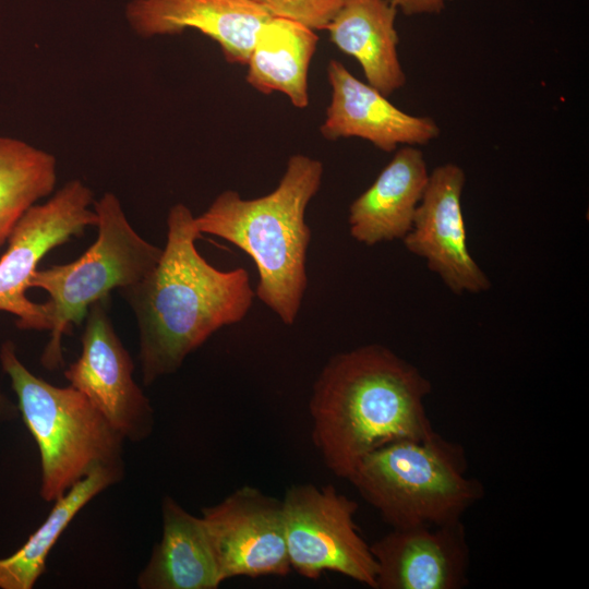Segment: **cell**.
Wrapping results in <instances>:
<instances>
[{"mask_svg": "<svg viewBox=\"0 0 589 589\" xmlns=\"http://www.w3.org/2000/svg\"><path fill=\"white\" fill-rule=\"evenodd\" d=\"M200 236L191 209L171 206L158 263L141 281L120 289L136 320L147 386L175 373L215 332L242 321L253 304L248 272L211 265L195 247Z\"/></svg>", "mask_w": 589, "mask_h": 589, "instance_id": "obj_1", "label": "cell"}, {"mask_svg": "<svg viewBox=\"0 0 589 589\" xmlns=\"http://www.w3.org/2000/svg\"><path fill=\"white\" fill-rule=\"evenodd\" d=\"M431 389L417 366L383 345L330 357L309 402L312 440L326 467L347 480L375 449L435 433L424 405Z\"/></svg>", "mask_w": 589, "mask_h": 589, "instance_id": "obj_2", "label": "cell"}, {"mask_svg": "<svg viewBox=\"0 0 589 589\" xmlns=\"http://www.w3.org/2000/svg\"><path fill=\"white\" fill-rule=\"evenodd\" d=\"M322 178L320 160L296 154L271 193L247 200L226 190L195 217L201 233L235 244L254 261L259 273L255 296L286 325L296 322L308 285L311 229L305 209Z\"/></svg>", "mask_w": 589, "mask_h": 589, "instance_id": "obj_3", "label": "cell"}, {"mask_svg": "<svg viewBox=\"0 0 589 589\" xmlns=\"http://www.w3.org/2000/svg\"><path fill=\"white\" fill-rule=\"evenodd\" d=\"M467 470L464 446L435 432L375 449L347 480L392 528L440 526L461 520L484 495Z\"/></svg>", "mask_w": 589, "mask_h": 589, "instance_id": "obj_4", "label": "cell"}, {"mask_svg": "<svg viewBox=\"0 0 589 589\" xmlns=\"http://www.w3.org/2000/svg\"><path fill=\"white\" fill-rule=\"evenodd\" d=\"M0 360L39 449L44 501L60 498L97 467H123V436L81 392L29 372L10 340L2 345Z\"/></svg>", "mask_w": 589, "mask_h": 589, "instance_id": "obj_5", "label": "cell"}, {"mask_svg": "<svg viewBox=\"0 0 589 589\" xmlns=\"http://www.w3.org/2000/svg\"><path fill=\"white\" fill-rule=\"evenodd\" d=\"M97 214L95 242L73 262L36 269L28 288L44 289L50 337L40 361L45 369L63 364L62 338L80 325L89 306L141 281L158 263L163 249L142 238L127 218L120 200L106 192L94 202Z\"/></svg>", "mask_w": 589, "mask_h": 589, "instance_id": "obj_6", "label": "cell"}, {"mask_svg": "<svg viewBox=\"0 0 589 589\" xmlns=\"http://www.w3.org/2000/svg\"><path fill=\"white\" fill-rule=\"evenodd\" d=\"M283 502L291 569L317 579L334 572L375 589L377 566L354 522L358 504L333 484L290 486Z\"/></svg>", "mask_w": 589, "mask_h": 589, "instance_id": "obj_7", "label": "cell"}, {"mask_svg": "<svg viewBox=\"0 0 589 589\" xmlns=\"http://www.w3.org/2000/svg\"><path fill=\"white\" fill-rule=\"evenodd\" d=\"M93 203V191L70 180L45 203L29 207L12 230L0 257V311L15 315L19 328L50 330L45 304L31 301L25 291L47 253L96 226Z\"/></svg>", "mask_w": 589, "mask_h": 589, "instance_id": "obj_8", "label": "cell"}, {"mask_svg": "<svg viewBox=\"0 0 589 589\" xmlns=\"http://www.w3.org/2000/svg\"><path fill=\"white\" fill-rule=\"evenodd\" d=\"M109 303L110 297L89 306L81 354L64 371V377L124 440L140 442L153 432L154 410L133 380L134 365L115 330Z\"/></svg>", "mask_w": 589, "mask_h": 589, "instance_id": "obj_9", "label": "cell"}, {"mask_svg": "<svg viewBox=\"0 0 589 589\" xmlns=\"http://www.w3.org/2000/svg\"><path fill=\"white\" fill-rule=\"evenodd\" d=\"M201 517L224 581L290 573L281 500L243 485Z\"/></svg>", "mask_w": 589, "mask_h": 589, "instance_id": "obj_10", "label": "cell"}, {"mask_svg": "<svg viewBox=\"0 0 589 589\" xmlns=\"http://www.w3.org/2000/svg\"><path fill=\"white\" fill-rule=\"evenodd\" d=\"M465 171L447 163L434 168L404 237L406 249L423 259L445 286L456 294L480 293L490 279L471 256L461 209Z\"/></svg>", "mask_w": 589, "mask_h": 589, "instance_id": "obj_11", "label": "cell"}, {"mask_svg": "<svg viewBox=\"0 0 589 589\" xmlns=\"http://www.w3.org/2000/svg\"><path fill=\"white\" fill-rule=\"evenodd\" d=\"M375 589H461L468 584L470 548L461 520L392 528L370 544Z\"/></svg>", "mask_w": 589, "mask_h": 589, "instance_id": "obj_12", "label": "cell"}, {"mask_svg": "<svg viewBox=\"0 0 589 589\" xmlns=\"http://www.w3.org/2000/svg\"><path fill=\"white\" fill-rule=\"evenodd\" d=\"M327 79L332 99L320 127L325 139L360 137L390 153L398 145H425L438 137L441 131L432 118L397 108L376 88L353 76L340 61L328 62Z\"/></svg>", "mask_w": 589, "mask_h": 589, "instance_id": "obj_13", "label": "cell"}, {"mask_svg": "<svg viewBox=\"0 0 589 589\" xmlns=\"http://www.w3.org/2000/svg\"><path fill=\"white\" fill-rule=\"evenodd\" d=\"M125 16L145 38L200 31L218 44L229 63L247 64L260 31L274 15L250 0H131Z\"/></svg>", "mask_w": 589, "mask_h": 589, "instance_id": "obj_14", "label": "cell"}, {"mask_svg": "<svg viewBox=\"0 0 589 589\" xmlns=\"http://www.w3.org/2000/svg\"><path fill=\"white\" fill-rule=\"evenodd\" d=\"M429 170L423 153L404 146L349 207L351 237L365 245L404 239L412 227Z\"/></svg>", "mask_w": 589, "mask_h": 589, "instance_id": "obj_15", "label": "cell"}, {"mask_svg": "<svg viewBox=\"0 0 589 589\" xmlns=\"http://www.w3.org/2000/svg\"><path fill=\"white\" fill-rule=\"evenodd\" d=\"M163 533L140 573L142 589H216L224 581L202 517L171 496L161 503Z\"/></svg>", "mask_w": 589, "mask_h": 589, "instance_id": "obj_16", "label": "cell"}, {"mask_svg": "<svg viewBox=\"0 0 589 589\" xmlns=\"http://www.w3.org/2000/svg\"><path fill=\"white\" fill-rule=\"evenodd\" d=\"M397 11L388 0H346L325 27L330 41L358 61L366 83L386 97L406 84L397 51Z\"/></svg>", "mask_w": 589, "mask_h": 589, "instance_id": "obj_17", "label": "cell"}, {"mask_svg": "<svg viewBox=\"0 0 589 589\" xmlns=\"http://www.w3.org/2000/svg\"><path fill=\"white\" fill-rule=\"evenodd\" d=\"M317 41L315 31L273 16L260 31L251 50L247 82L263 94L283 93L294 107L305 108L308 72Z\"/></svg>", "mask_w": 589, "mask_h": 589, "instance_id": "obj_18", "label": "cell"}, {"mask_svg": "<svg viewBox=\"0 0 589 589\" xmlns=\"http://www.w3.org/2000/svg\"><path fill=\"white\" fill-rule=\"evenodd\" d=\"M122 474L123 467H97L56 500L46 520L26 542L11 556L0 558V588L32 589L46 569L50 550L70 522Z\"/></svg>", "mask_w": 589, "mask_h": 589, "instance_id": "obj_19", "label": "cell"}, {"mask_svg": "<svg viewBox=\"0 0 589 589\" xmlns=\"http://www.w3.org/2000/svg\"><path fill=\"white\" fill-rule=\"evenodd\" d=\"M57 177L52 154L0 135V248L27 209L53 192Z\"/></svg>", "mask_w": 589, "mask_h": 589, "instance_id": "obj_20", "label": "cell"}, {"mask_svg": "<svg viewBox=\"0 0 589 589\" xmlns=\"http://www.w3.org/2000/svg\"><path fill=\"white\" fill-rule=\"evenodd\" d=\"M274 16L325 29L346 0H250Z\"/></svg>", "mask_w": 589, "mask_h": 589, "instance_id": "obj_21", "label": "cell"}, {"mask_svg": "<svg viewBox=\"0 0 589 589\" xmlns=\"http://www.w3.org/2000/svg\"><path fill=\"white\" fill-rule=\"evenodd\" d=\"M405 15L440 14L445 8V0H388Z\"/></svg>", "mask_w": 589, "mask_h": 589, "instance_id": "obj_22", "label": "cell"}, {"mask_svg": "<svg viewBox=\"0 0 589 589\" xmlns=\"http://www.w3.org/2000/svg\"><path fill=\"white\" fill-rule=\"evenodd\" d=\"M2 406H3V399H2V397L0 395V409H2Z\"/></svg>", "mask_w": 589, "mask_h": 589, "instance_id": "obj_23", "label": "cell"}]
</instances>
